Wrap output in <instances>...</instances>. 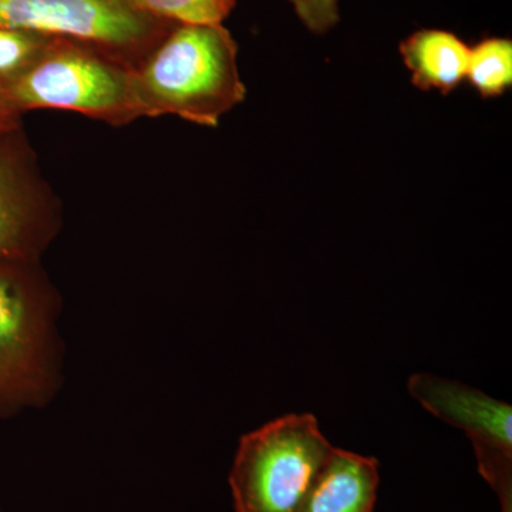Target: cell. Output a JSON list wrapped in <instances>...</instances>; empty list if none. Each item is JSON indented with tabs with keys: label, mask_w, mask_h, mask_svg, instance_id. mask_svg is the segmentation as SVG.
<instances>
[{
	"label": "cell",
	"mask_w": 512,
	"mask_h": 512,
	"mask_svg": "<svg viewBox=\"0 0 512 512\" xmlns=\"http://www.w3.org/2000/svg\"><path fill=\"white\" fill-rule=\"evenodd\" d=\"M60 315L42 261L0 259V419L45 409L62 390Z\"/></svg>",
	"instance_id": "1"
},
{
	"label": "cell",
	"mask_w": 512,
	"mask_h": 512,
	"mask_svg": "<svg viewBox=\"0 0 512 512\" xmlns=\"http://www.w3.org/2000/svg\"><path fill=\"white\" fill-rule=\"evenodd\" d=\"M237 56V43L222 25H174L131 70L138 114L217 127L247 96Z\"/></svg>",
	"instance_id": "2"
},
{
	"label": "cell",
	"mask_w": 512,
	"mask_h": 512,
	"mask_svg": "<svg viewBox=\"0 0 512 512\" xmlns=\"http://www.w3.org/2000/svg\"><path fill=\"white\" fill-rule=\"evenodd\" d=\"M335 446L312 413H289L239 440L229 471L235 512H301Z\"/></svg>",
	"instance_id": "3"
},
{
	"label": "cell",
	"mask_w": 512,
	"mask_h": 512,
	"mask_svg": "<svg viewBox=\"0 0 512 512\" xmlns=\"http://www.w3.org/2000/svg\"><path fill=\"white\" fill-rule=\"evenodd\" d=\"M131 70L96 47L55 37L22 76L0 89V97L22 117L28 111L57 109L127 126L141 119Z\"/></svg>",
	"instance_id": "4"
},
{
	"label": "cell",
	"mask_w": 512,
	"mask_h": 512,
	"mask_svg": "<svg viewBox=\"0 0 512 512\" xmlns=\"http://www.w3.org/2000/svg\"><path fill=\"white\" fill-rule=\"evenodd\" d=\"M133 0H0V28L63 37L137 66L167 33Z\"/></svg>",
	"instance_id": "5"
},
{
	"label": "cell",
	"mask_w": 512,
	"mask_h": 512,
	"mask_svg": "<svg viewBox=\"0 0 512 512\" xmlns=\"http://www.w3.org/2000/svg\"><path fill=\"white\" fill-rule=\"evenodd\" d=\"M407 390L427 412L467 434L478 471L497 494L501 512H512L511 404L430 373L410 376Z\"/></svg>",
	"instance_id": "6"
},
{
	"label": "cell",
	"mask_w": 512,
	"mask_h": 512,
	"mask_svg": "<svg viewBox=\"0 0 512 512\" xmlns=\"http://www.w3.org/2000/svg\"><path fill=\"white\" fill-rule=\"evenodd\" d=\"M62 204L25 128L0 136V259L42 261L62 229Z\"/></svg>",
	"instance_id": "7"
},
{
	"label": "cell",
	"mask_w": 512,
	"mask_h": 512,
	"mask_svg": "<svg viewBox=\"0 0 512 512\" xmlns=\"http://www.w3.org/2000/svg\"><path fill=\"white\" fill-rule=\"evenodd\" d=\"M380 464L335 447L301 512H375Z\"/></svg>",
	"instance_id": "8"
},
{
	"label": "cell",
	"mask_w": 512,
	"mask_h": 512,
	"mask_svg": "<svg viewBox=\"0 0 512 512\" xmlns=\"http://www.w3.org/2000/svg\"><path fill=\"white\" fill-rule=\"evenodd\" d=\"M400 55L423 92L450 94L466 80L470 47L447 30H417L400 43Z\"/></svg>",
	"instance_id": "9"
},
{
	"label": "cell",
	"mask_w": 512,
	"mask_h": 512,
	"mask_svg": "<svg viewBox=\"0 0 512 512\" xmlns=\"http://www.w3.org/2000/svg\"><path fill=\"white\" fill-rule=\"evenodd\" d=\"M466 79L484 99L500 97L512 84V42L485 37L470 47Z\"/></svg>",
	"instance_id": "10"
},
{
	"label": "cell",
	"mask_w": 512,
	"mask_h": 512,
	"mask_svg": "<svg viewBox=\"0 0 512 512\" xmlns=\"http://www.w3.org/2000/svg\"><path fill=\"white\" fill-rule=\"evenodd\" d=\"M150 18L168 25L220 26L237 0H133Z\"/></svg>",
	"instance_id": "11"
},
{
	"label": "cell",
	"mask_w": 512,
	"mask_h": 512,
	"mask_svg": "<svg viewBox=\"0 0 512 512\" xmlns=\"http://www.w3.org/2000/svg\"><path fill=\"white\" fill-rule=\"evenodd\" d=\"M53 39L39 33L0 28V89L22 76Z\"/></svg>",
	"instance_id": "12"
},
{
	"label": "cell",
	"mask_w": 512,
	"mask_h": 512,
	"mask_svg": "<svg viewBox=\"0 0 512 512\" xmlns=\"http://www.w3.org/2000/svg\"><path fill=\"white\" fill-rule=\"evenodd\" d=\"M296 16L313 35H325L340 20L338 0H288Z\"/></svg>",
	"instance_id": "13"
},
{
	"label": "cell",
	"mask_w": 512,
	"mask_h": 512,
	"mask_svg": "<svg viewBox=\"0 0 512 512\" xmlns=\"http://www.w3.org/2000/svg\"><path fill=\"white\" fill-rule=\"evenodd\" d=\"M23 126L22 116L15 113L0 97V136Z\"/></svg>",
	"instance_id": "14"
},
{
	"label": "cell",
	"mask_w": 512,
	"mask_h": 512,
	"mask_svg": "<svg viewBox=\"0 0 512 512\" xmlns=\"http://www.w3.org/2000/svg\"><path fill=\"white\" fill-rule=\"evenodd\" d=\"M0 512H3L2 503H0Z\"/></svg>",
	"instance_id": "15"
}]
</instances>
